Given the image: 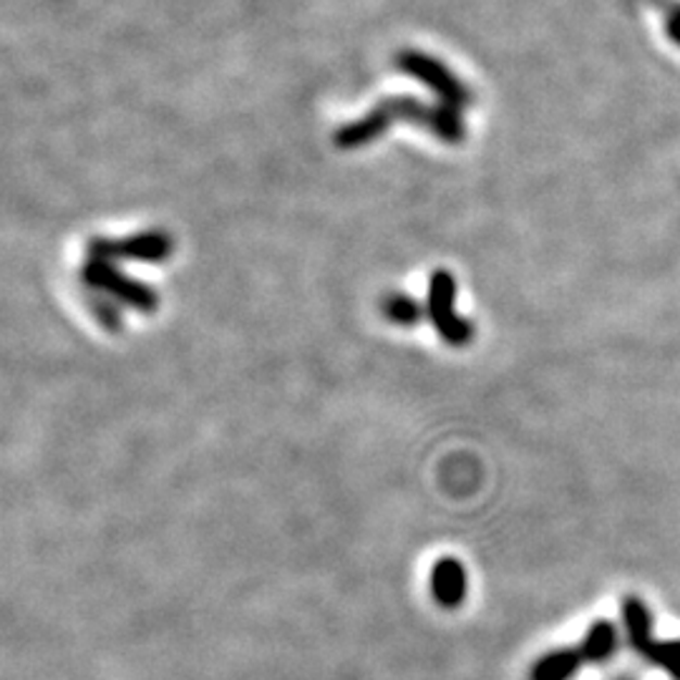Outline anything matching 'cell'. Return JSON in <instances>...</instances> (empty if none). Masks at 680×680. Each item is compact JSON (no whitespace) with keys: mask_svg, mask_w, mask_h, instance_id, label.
I'll use <instances>...</instances> for the list:
<instances>
[{"mask_svg":"<svg viewBox=\"0 0 680 680\" xmlns=\"http://www.w3.org/2000/svg\"><path fill=\"white\" fill-rule=\"evenodd\" d=\"M81 280L86 288L106 292L116 303L129 305L144 315H152L160 307V295H156L152 285L129 278L109 260L89 257V263L81 267Z\"/></svg>","mask_w":680,"mask_h":680,"instance_id":"cell-1","label":"cell"},{"mask_svg":"<svg viewBox=\"0 0 680 680\" xmlns=\"http://www.w3.org/2000/svg\"><path fill=\"white\" fill-rule=\"evenodd\" d=\"M456 280L449 270H433L429 280L426 313L437 328L441 340L454 348H464L474 340V326L462 315H456Z\"/></svg>","mask_w":680,"mask_h":680,"instance_id":"cell-2","label":"cell"},{"mask_svg":"<svg viewBox=\"0 0 680 680\" xmlns=\"http://www.w3.org/2000/svg\"><path fill=\"white\" fill-rule=\"evenodd\" d=\"M174 240L162 229H147L129 237H93L89 255L99 260H126V263H167L172 257Z\"/></svg>","mask_w":680,"mask_h":680,"instance_id":"cell-3","label":"cell"},{"mask_svg":"<svg viewBox=\"0 0 680 680\" xmlns=\"http://www.w3.org/2000/svg\"><path fill=\"white\" fill-rule=\"evenodd\" d=\"M632 8H640L655 36L680 56V0H630Z\"/></svg>","mask_w":680,"mask_h":680,"instance_id":"cell-4","label":"cell"},{"mask_svg":"<svg viewBox=\"0 0 680 680\" xmlns=\"http://www.w3.org/2000/svg\"><path fill=\"white\" fill-rule=\"evenodd\" d=\"M431 595L441 607L454 610L466 597V569L454 557H441L431 569Z\"/></svg>","mask_w":680,"mask_h":680,"instance_id":"cell-5","label":"cell"},{"mask_svg":"<svg viewBox=\"0 0 680 680\" xmlns=\"http://www.w3.org/2000/svg\"><path fill=\"white\" fill-rule=\"evenodd\" d=\"M582 666L580 651L577 647H559V651H552L547 655H542L540 660L532 666V680H569L577 668Z\"/></svg>","mask_w":680,"mask_h":680,"instance_id":"cell-6","label":"cell"},{"mask_svg":"<svg viewBox=\"0 0 680 680\" xmlns=\"http://www.w3.org/2000/svg\"><path fill=\"white\" fill-rule=\"evenodd\" d=\"M618 647V628L610 620H597L580 643L582 663H605Z\"/></svg>","mask_w":680,"mask_h":680,"instance_id":"cell-7","label":"cell"},{"mask_svg":"<svg viewBox=\"0 0 680 680\" xmlns=\"http://www.w3.org/2000/svg\"><path fill=\"white\" fill-rule=\"evenodd\" d=\"M381 313L391 323H396V326H403V328L418 326V323H421L424 318H429V313H426V305H421L416 298H411V295H406V292H399V290H393V292H389V295H383Z\"/></svg>","mask_w":680,"mask_h":680,"instance_id":"cell-8","label":"cell"},{"mask_svg":"<svg viewBox=\"0 0 680 680\" xmlns=\"http://www.w3.org/2000/svg\"><path fill=\"white\" fill-rule=\"evenodd\" d=\"M84 303L91 311L93 318H97L106 330H112V333H118V330L124 328V315H122V311H118L116 300L109 298L106 292L86 288L84 290Z\"/></svg>","mask_w":680,"mask_h":680,"instance_id":"cell-9","label":"cell"},{"mask_svg":"<svg viewBox=\"0 0 680 680\" xmlns=\"http://www.w3.org/2000/svg\"><path fill=\"white\" fill-rule=\"evenodd\" d=\"M647 660L655 666L666 668L670 676L680 680V640H666V643H655L647 653Z\"/></svg>","mask_w":680,"mask_h":680,"instance_id":"cell-10","label":"cell"}]
</instances>
